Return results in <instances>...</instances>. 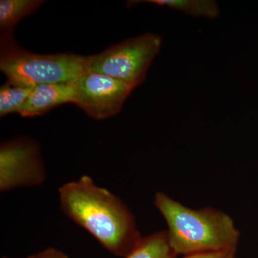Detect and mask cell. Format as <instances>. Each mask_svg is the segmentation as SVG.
Segmentation results:
<instances>
[{"label": "cell", "instance_id": "cell-1", "mask_svg": "<svg viewBox=\"0 0 258 258\" xmlns=\"http://www.w3.org/2000/svg\"><path fill=\"white\" fill-rule=\"evenodd\" d=\"M61 210L108 252L126 257L142 240L132 212L119 198L88 175L58 189Z\"/></svg>", "mask_w": 258, "mask_h": 258}, {"label": "cell", "instance_id": "cell-2", "mask_svg": "<svg viewBox=\"0 0 258 258\" xmlns=\"http://www.w3.org/2000/svg\"><path fill=\"white\" fill-rule=\"evenodd\" d=\"M154 205L166 220L168 240L176 255L237 249L240 232L225 212L186 208L161 191Z\"/></svg>", "mask_w": 258, "mask_h": 258}, {"label": "cell", "instance_id": "cell-3", "mask_svg": "<svg viewBox=\"0 0 258 258\" xmlns=\"http://www.w3.org/2000/svg\"><path fill=\"white\" fill-rule=\"evenodd\" d=\"M91 56L35 53L20 47L13 34H1L0 38L2 73L10 82L27 87L76 82L88 73Z\"/></svg>", "mask_w": 258, "mask_h": 258}, {"label": "cell", "instance_id": "cell-4", "mask_svg": "<svg viewBox=\"0 0 258 258\" xmlns=\"http://www.w3.org/2000/svg\"><path fill=\"white\" fill-rule=\"evenodd\" d=\"M161 45V37L151 32L131 37L91 56L88 72L106 75L137 88L145 81Z\"/></svg>", "mask_w": 258, "mask_h": 258}, {"label": "cell", "instance_id": "cell-5", "mask_svg": "<svg viewBox=\"0 0 258 258\" xmlns=\"http://www.w3.org/2000/svg\"><path fill=\"white\" fill-rule=\"evenodd\" d=\"M46 179L40 147L33 141L19 138L0 146V191L36 186Z\"/></svg>", "mask_w": 258, "mask_h": 258}, {"label": "cell", "instance_id": "cell-6", "mask_svg": "<svg viewBox=\"0 0 258 258\" xmlns=\"http://www.w3.org/2000/svg\"><path fill=\"white\" fill-rule=\"evenodd\" d=\"M76 86L74 104L96 120L118 114L134 89L119 80L92 72L83 75Z\"/></svg>", "mask_w": 258, "mask_h": 258}, {"label": "cell", "instance_id": "cell-7", "mask_svg": "<svg viewBox=\"0 0 258 258\" xmlns=\"http://www.w3.org/2000/svg\"><path fill=\"white\" fill-rule=\"evenodd\" d=\"M76 95V82L39 85L33 88L19 114L24 118L45 114L60 105L74 103Z\"/></svg>", "mask_w": 258, "mask_h": 258}, {"label": "cell", "instance_id": "cell-8", "mask_svg": "<svg viewBox=\"0 0 258 258\" xmlns=\"http://www.w3.org/2000/svg\"><path fill=\"white\" fill-rule=\"evenodd\" d=\"M149 3L158 6L166 7L178 10L195 18L215 19L220 15L218 5L213 0H147V1H129L128 7L139 3Z\"/></svg>", "mask_w": 258, "mask_h": 258}, {"label": "cell", "instance_id": "cell-9", "mask_svg": "<svg viewBox=\"0 0 258 258\" xmlns=\"http://www.w3.org/2000/svg\"><path fill=\"white\" fill-rule=\"evenodd\" d=\"M43 3L42 0H1V34H13L18 23L24 18L33 14Z\"/></svg>", "mask_w": 258, "mask_h": 258}, {"label": "cell", "instance_id": "cell-10", "mask_svg": "<svg viewBox=\"0 0 258 258\" xmlns=\"http://www.w3.org/2000/svg\"><path fill=\"white\" fill-rule=\"evenodd\" d=\"M176 254L168 240L166 231L142 237L134 250L124 258H175Z\"/></svg>", "mask_w": 258, "mask_h": 258}, {"label": "cell", "instance_id": "cell-11", "mask_svg": "<svg viewBox=\"0 0 258 258\" xmlns=\"http://www.w3.org/2000/svg\"><path fill=\"white\" fill-rule=\"evenodd\" d=\"M32 89L7 81L0 88V116L20 113Z\"/></svg>", "mask_w": 258, "mask_h": 258}, {"label": "cell", "instance_id": "cell-12", "mask_svg": "<svg viewBox=\"0 0 258 258\" xmlns=\"http://www.w3.org/2000/svg\"><path fill=\"white\" fill-rule=\"evenodd\" d=\"M235 252L232 250L200 252L184 255L182 258H235Z\"/></svg>", "mask_w": 258, "mask_h": 258}, {"label": "cell", "instance_id": "cell-13", "mask_svg": "<svg viewBox=\"0 0 258 258\" xmlns=\"http://www.w3.org/2000/svg\"><path fill=\"white\" fill-rule=\"evenodd\" d=\"M25 258H69V257L60 249H56L55 247H48Z\"/></svg>", "mask_w": 258, "mask_h": 258}, {"label": "cell", "instance_id": "cell-14", "mask_svg": "<svg viewBox=\"0 0 258 258\" xmlns=\"http://www.w3.org/2000/svg\"><path fill=\"white\" fill-rule=\"evenodd\" d=\"M3 258H8V257H3Z\"/></svg>", "mask_w": 258, "mask_h": 258}]
</instances>
